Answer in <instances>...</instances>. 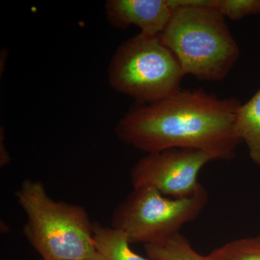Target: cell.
I'll use <instances>...</instances> for the list:
<instances>
[{"label": "cell", "mask_w": 260, "mask_h": 260, "mask_svg": "<svg viewBox=\"0 0 260 260\" xmlns=\"http://www.w3.org/2000/svg\"><path fill=\"white\" fill-rule=\"evenodd\" d=\"M235 97L220 99L203 89L181 90L150 104H138L116 126L123 143L148 153L194 149L215 160H232L242 143L237 132Z\"/></svg>", "instance_id": "obj_1"}, {"label": "cell", "mask_w": 260, "mask_h": 260, "mask_svg": "<svg viewBox=\"0 0 260 260\" xmlns=\"http://www.w3.org/2000/svg\"><path fill=\"white\" fill-rule=\"evenodd\" d=\"M172 16L158 37L185 75L205 81L226 78L240 56L239 46L215 0H168Z\"/></svg>", "instance_id": "obj_2"}, {"label": "cell", "mask_w": 260, "mask_h": 260, "mask_svg": "<svg viewBox=\"0 0 260 260\" xmlns=\"http://www.w3.org/2000/svg\"><path fill=\"white\" fill-rule=\"evenodd\" d=\"M27 215L25 237L42 260H87L97 255L93 223L80 205L55 201L44 184L25 179L15 192Z\"/></svg>", "instance_id": "obj_3"}, {"label": "cell", "mask_w": 260, "mask_h": 260, "mask_svg": "<svg viewBox=\"0 0 260 260\" xmlns=\"http://www.w3.org/2000/svg\"><path fill=\"white\" fill-rule=\"evenodd\" d=\"M182 67L158 36L140 32L116 51L109 70L111 86L138 104L160 102L180 91Z\"/></svg>", "instance_id": "obj_4"}, {"label": "cell", "mask_w": 260, "mask_h": 260, "mask_svg": "<svg viewBox=\"0 0 260 260\" xmlns=\"http://www.w3.org/2000/svg\"><path fill=\"white\" fill-rule=\"evenodd\" d=\"M208 201L203 186L194 194L179 199L164 196L150 186L133 188L114 210L111 227L124 233L130 244H158L198 218Z\"/></svg>", "instance_id": "obj_5"}, {"label": "cell", "mask_w": 260, "mask_h": 260, "mask_svg": "<svg viewBox=\"0 0 260 260\" xmlns=\"http://www.w3.org/2000/svg\"><path fill=\"white\" fill-rule=\"evenodd\" d=\"M215 160L210 154L194 149L173 148L148 153L131 171L133 188L150 186L167 198H185L203 186L200 171Z\"/></svg>", "instance_id": "obj_6"}, {"label": "cell", "mask_w": 260, "mask_h": 260, "mask_svg": "<svg viewBox=\"0 0 260 260\" xmlns=\"http://www.w3.org/2000/svg\"><path fill=\"white\" fill-rule=\"evenodd\" d=\"M106 10L114 26L135 25L150 36H158L164 30L172 13L168 0H109Z\"/></svg>", "instance_id": "obj_7"}, {"label": "cell", "mask_w": 260, "mask_h": 260, "mask_svg": "<svg viewBox=\"0 0 260 260\" xmlns=\"http://www.w3.org/2000/svg\"><path fill=\"white\" fill-rule=\"evenodd\" d=\"M237 132L252 162L260 166V89L238 111Z\"/></svg>", "instance_id": "obj_8"}, {"label": "cell", "mask_w": 260, "mask_h": 260, "mask_svg": "<svg viewBox=\"0 0 260 260\" xmlns=\"http://www.w3.org/2000/svg\"><path fill=\"white\" fill-rule=\"evenodd\" d=\"M93 232L95 249L104 260H149L130 249L129 239L121 231L93 223Z\"/></svg>", "instance_id": "obj_9"}, {"label": "cell", "mask_w": 260, "mask_h": 260, "mask_svg": "<svg viewBox=\"0 0 260 260\" xmlns=\"http://www.w3.org/2000/svg\"><path fill=\"white\" fill-rule=\"evenodd\" d=\"M145 250L152 260H210L198 254L180 233L161 243L147 244Z\"/></svg>", "instance_id": "obj_10"}, {"label": "cell", "mask_w": 260, "mask_h": 260, "mask_svg": "<svg viewBox=\"0 0 260 260\" xmlns=\"http://www.w3.org/2000/svg\"><path fill=\"white\" fill-rule=\"evenodd\" d=\"M208 256L210 260H260V235L228 242Z\"/></svg>", "instance_id": "obj_11"}, {"label": "cell", "mask_w": 260, "mask_h": 260, "mask_svg": "<svg viewBox=\"0 0 260 260\" xmlns=\"http://www.w3.org/2000/svg\"><path fill=\"white\" fill-rule=\"evenodd\" d=\"M215 6L225 18L232 20L260 15V0H215Z\"/></svg>", "instance_id": "obj_12"}, {"label": "cell", "mask_w": 260, "mask_h": 260, "mask_svg": "<svg viewBox=\"0 0 260 260\" xmlns=\"http://www.w3.org/2000/svg\"><path fill=\"white\" fill-rule=\"evenodd\" d=\"M42 260V259H41ZM87 260H104V258L102 257V256L99 255V254H97L96 256H94L93 258H91V259H89Z\"/></svg>", "instance_id": "obj_13"}]
</instances>
